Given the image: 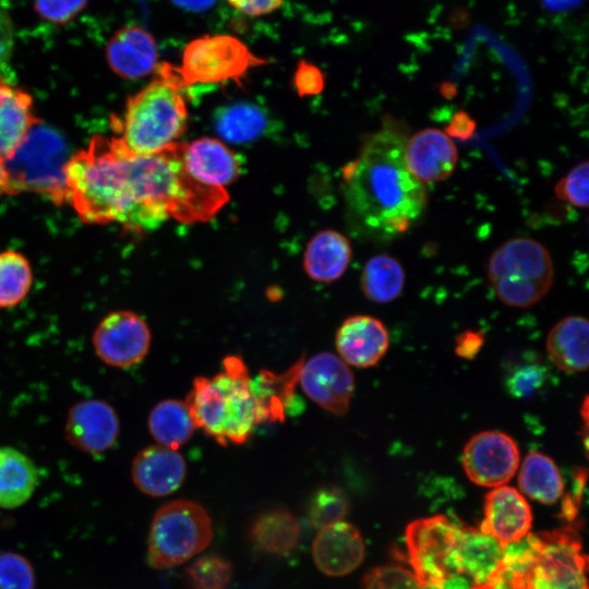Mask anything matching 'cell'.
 <instances>
[{
    "label": "cell",
    "instance_id": "27",
    "mask_svg": "<svg viewBox=\"0 0 589 589\" xmlns=\"http://www.w3.org/2000/svg\"><path fill=\"white\" fill-rule=\"evenodd\" d=\"M249 539L259 551L284 556L297 548L300 526L294 515L287 509L266 510L252 521Z\"/></svg>",
    "mask_w": 589,
    "mask_h": 589
},
{
    "label": "cell",
    "instance_id": "32",
    "mask_svg": "<svg viewBox=\"0 0 589 589\" xmlns=\"http://www.w3.org/2000/svg\"><path fill=\"white\" fill-rule=\"evenodd\" d=\"M404 286V268L393 256L375 255L364 265L361 288L369 300L377 303L392 302L399 297Z\"/></svg>",
    "mask_w": 589,
    "mask_h": 589
},
{
    "label": "cell",
    "instance_id": "14",
    "mask_svg": "<svg viewBox=\"0 0 589 589\" xmlns=\"http://www.w3.org/2000/svg\"><path fill=\"white\" fill-rule=\"evenodd\" d=\"M120 433L119 417L103 399H85L68 411L64 437L74 448L91 455L103 454L115 446Z\"/></svg>",
    "mask_w": 589,
    "mask_h": 589
},
{
    "label": "cell",
    "instance_id": "11",
    "mask_svg": "<svg viewBox=\"0 0 589 589\" xmlns=\"http://www.w3.org/2000/svg\"><path fill=\"white\" fill-rule=\"evenodd\" d=\"M92 342L96 356L105 364L131 368L146 357L151 347V330L137 313L113 311L98 323Z\"/></svg>",
    "mask_w": 589,
    "mask_h": 589
},
{
    "label": "cell",
    "instance_id": "31",
    "mask_svg": "<svg viewBox=\"0 0 589 589\" xmlns=\"http://www.w3.org/2000/svg\"><path fill=\"white\" fill-rule=\"evenodd\" d=\"M533 553L532 533L503 546V556L496 568L484 582L470 589H526V572Z\"/></svg>",
    "mask_w": 589,
    "mask_h": 589
},
{
    "label": "cell",
    "instance_id": "3",
    "mask_svg": "<svg viewBox=\"0 0 589 589\" xmlns=\"http://www.w3.org/2000/svg\"><path fill=\"white\" fill-rule=\"evenodd\" d=\"M185 87L176 65L157 63L153 80L128 98L120 116L111 118L112 136L141 156L179 143L188 122Z\"/></svg>",
    "mask_w": 589,
    "mask_h": 589
},
{
    "label": "cell",
    "instance_id": "4",
    "mask_svg": "<svg viewBox=\"0 0 589 589\" xmlns=\"http://www.w3.org/2000/svg\"><path fill=\"white\" fill-rule=\"evenodd\" d=\"M223 369L195 377L184 402L196 428L221 446L241 445L263 418L244 361L229 356Z\"/></svg>",
    "mask_w": 589,
    "mask_h": 589
},
{
    "label": "cell",
    "instance_id": "23",
    "mask_svg": "<svg viewBox=\"0 0 589 589\" xmlns=\"http://www.w3.org/2000/svg\"><path fill=\"white\" fill-rule=\"evenodd\" d=\"M39 121L33 98L25 91L0 77V159L4 161Z\"/></svg>",
    "mask_w": 589,
    "mask_h": 589
},
{
    "label": "cell",
    "instance_id": "49",
    "mask_svg": "<svg viewBox=\"0 0 589 589\" xmlns=\"http://www.w3.org/2000/svg\"><path fill=\"white\" fill-rule=\"evenodd\" d=\"M582 0H541L542 4L551 11H566L579 5Z\"/></svg>",
    "mask_w": 589,
    "mask_h": 589
},
{
    "label": "cell",
    "instance_id": "45",
    "mask_svg": "<svg viewBox=\"0 0 589 589\" xmlns=\"http://www.w3.org/2000/svg\"><path fill=\"white\" fill-rule=\"evenodd\" d=\"M236 10L249 15L261 16L277 10L284 0H227Z\"/></svg>",
    "mask_w": 589,
    "mask_h": 589
},
{
    "label": "cell",
    "instance_id": "36",
    "mask_svg": "<svg viewBox=\"0 0 589 589\" xmlns=\"http://www.w3.org/2000/svg\"><path fill=\"white\" fill-rule=\"evenodd\" d=\"M548 370L539 362H526L513 368L505 380L510 396L528 398L540 390L546 382Z\"/></svg>",
    "mask_w": 589,
    "mask_h": 589
},
{
    "label": "cell",
    "instance_id": "2",
    "mask_svg": "<svg viewBox=\"0 0 589 589\" xmlns=\"http://www.w3.org/2000/svg\"><path fill=\"white\" fill-rule=\"evenodd\" d=\"M404 128L392 118L365 137L357 158L341 176V189L353 227L376 237L407 231L422 214L428 191L407 168Z\"/></svg>",
    "mask_w": 589,
    "mask_h": 589
},
{
    "label": "cell",
    "instance_id": "22",
    "mask_svg": "<svg viewBox=\"0 0 589 589\" xmlns=\"http://www.w3.org/2000/svg\"><path fill=\"white\" fill-rule=\"evenodd\" d=\"M503 556V545L479 528L461 526L454 550V573L468 576L474 585L484 582Z\"/></svg>",
    "mask_w": 589,
    "mask_h": 589
},
{
    "label": "cell",
    "instance_id": "34",
    "mask_svg": "<svg viewBox=\"0 0 589 589\" xmlns=\"http://www.w3.org/2000/svg\"><path fill=\"white\" fill-rule=\"evenodd\" d=\"M232 574L231 563L212 553L194 560L184 572L190 589H226Z\"/></svg>",
    "mask_w": 589,
    "mask_h": 589
},
{
    "label": "cell",
    "instance_id": "16",
    "mask_svg": "<svg viewBox=\"0 0 589 589\" xmlns=\"http://www.w3.org/2000/svg\"><path fill=\"white\" fill-rule=\"evenodd\" d=\"M531 508L524 495L513 486L493 488L484 497V518L480 530L503 546L530 533Z\"/></svg>",
    "mask_w": 589,
    "mask_h": 589
},
{
    "label": "cell",
    "instance_id": "33",
    "mask_svg": "<svg viewBox=\"0 0 589 589\" xmlns=\"http://www.w3.org/2000/svg\"><path fill=\"white\" fill-rule=\"evenodd\" d=\"M33 285V272L28 260L20 252H0V309L20 304Z\"/></svg>",
    "mask_w": 589,
    "mask_h": 589
},
{
    "label": "cell",
    "instance_id": "5",
    "mask_svg": "<svg viewBox=\"0 0 589 589\" xmlns=\"http://www.w3.org/2000/svg\"><path fill=\"white\" fill-rule=\"evenodd\" d=\"M70 157L63 136L39 120L3 161L8 173L7 195L33 192L62 205L67 202L65 167Z\"/></svg>",
    "mask_w": 589,
    "mask_h": 589
},
{
    "label": "cell",
    "instance_id": "44",
    "mask_svg": "<svg viewBox=\"0 0 589 589\" xmlns=\"http://www.w3.org/2000/svg\"><path fill=\"white\" fill-rule=\"evenodd\" d=\"M484 344V334L478 330H465L455 339V353L464 359H472Z\"/></svg>",
    "mask_w": 589,
    "mask_h": 589
},
{
    "label": "cell",
    "instance_id": "28",
    "mask_svg": "<svg viewBox=\"0 0 589 589\" xmlns=\"http://www.w3.org/2000/svg\"><path fill=\"white\" fill-rule=\"evenodd\" d=\"M522 493L543 504H554L564 495V481L556 464L546 455L530 452L518 474Z\"/></svg>",
    "mask_w": 589,
    "mask_h": 589
},
{
    "label": "cell",
    "instance_id": "12",
    "mask_svg": "<svg viewBox=\"0 0 589 589\" xmlns=\"http://www.w3.org/2000/svg\"><path fill=\"white\" fill-rule=\"evenodd\" d=\"M520 460L515 440L504 432L483 431L473 435L462 449L461 464L476 484L496 488L516 473Z\"/></svg>",
    "mask_w": 589,
    "mask_h": 589
},
{
    "label": "cell",
    "instance_id": "8",
    "mask_svg": "<svg viewBox=\"0 0 589 589\" xmlns=\"http://www.w3.org/2000/svg\"><path fill=\"white\" fill-rule=\"evenodd\" d=\"M534 553L526 589H588L587 556L573 527L532 533Z\"/></svg>",
    "mask_w": 589,
    "mask_h": 589
},
{
    "label": "cell",
    "instance_id": "10",
    "mask_svg": "<svg viewBox=\"0 0 589 589\" xmlns=\"http://www.w3.org/2000/svg\"><path fill=\"white\" fill-rule=\"evenodd\" d=\"M461 525L444 515L411 521L406 546L412 573L421 588L441 587L454 575L453 556Z\"/></svg>",
    "mask_w": 589,
    "mask_h": 589
},
{
    "label": "cell",
    "instance_id": "18",
    "mask_svg": "<svg viewBox=\"0 0 589 589\" xmlns=\"http://www.w3.org/2000/svg\"><path fill=\"white\" fill-rule=\"evenodd\" d=\"M180 156L188 175L209 187L224 189L241 172L239 156L217 139L201 137L180 143Z\"/></svg>",
    "mask_w": 589,
    "mask_h": 589
},
{
    "label": "cell",
    "instance_id": "42",
    "mask_svg": "<svg viewBox=\"0 0 589 589\" xmlns=\"http://www.w3.org/2000/svg\"><path fill=\"white\" fill-rule=\"evenodd\" d=\"M587 471L584 468H577L574 471V484L569 494H566L562 503V516L565 519L573 520L578 514L581 497L585 490Z\"/></svg>",
    "mask_w": 589,
    "mask_h": 589
},
{
    "label": "cell",
    "instance_id": "1",
    "mask_svg": "<svg viewBox=\"0 0 589 589\" xmlns=\"http://www.w3.org/2000/svg\"><path fill=\"white\" fill-rule=\"evenodd\" d=\"M67 202L86 224H120L132 232L169 219L205 221L228 201L225 189L185 171L180 143L152 155L128 152L115 136L94 135L65 167Z\"/></svg>",
    "mask_w": 589,
    "mask_h": 589
},
{
    "label": "cell",
    "instance_id": "19",
    "mask_svg": "<svg viewBox=\"0 0 589 589\" xmlns=\"http://www.w3.org/2000/svg\"><path fill=\"white\" fill-rule=\"evenodd\" d=\"M187 476V464L180 453L161 445L141 449L131 466L135 486L149 496H166L177 491Z\"/></svg>",
    "mask_w": 589,
    "mask_h": 589
},
{
    "label": "cell",
    "instance_id": "46",
    "mask_svg": "<svg viewBox=\"0 0 589 589\" xmlns=\"http://www.w3.org/2000/svg\"><path fill=\"white\" fill-rule=\"evenodd\" d=\"M474 131V120L465 111H458L452 118L445 133L449 137H457L461 141H466L473 135Z\"/></svg>",
    "mask_w": 589,
    "mask_h": 589
},
{
    "label": "cell",
    "instance_id": "30",
    "mask_svg": "<svg viewBox=\"0 0 589 589\" xmlns=\"http://www.w3.org/2000/svg\"><path fill=\"white\" fill-rule=\"evenodd\" d=\"M268 127L266 112L250 103H237L218 109L214 128L226 141L247 143L264 134Z\"/></svg>",
    "mask_w": 589,
    "mask_h": 589
},
{
    "label": "cell",
    "instance_id": "40",
    "mask_svg": "<svg viewBox=\"0 0 589 589\" xmlns=\"http://www.w3.org/2000/svg\"><path fill=\"white\" fill-rule=\"evenodd\" d=\"M88 0H35L34 8L38 15L55 24H67L76 17Z\"/></svg>",
    "mask_w": 589,
    "mask_h": 589
},
{
    "label": "cell",
    "instance_id": "47",
    "mask_svg": "<svg viewBox=\"0 0 589 589\" xmlns=\"http://www.w3.org/2000/svg\"><path fill=\"white\" fill-rule=\"evenodd\" d=\"M470 582L466 576L450 575L441 587L421 588V589H470Z\"/></svg>",
    "mask_w": 589,
    "mask_h": 589
},
{
    "label": "cell",
    "instance_id": "20",
    "mask_svg": "<svg viewBox=\"0 0 589 589\" xmlns=\"http://www.w3.org/2000/svg\"><path fill=\"white\" fill-rule=\"evenodd\" d=\"M389 346L385 325L371 315H353L346 318L336 333L339 358L357 368L376 365Z\"/></svg>",
    "mask_w": 589,
    "mask_h": 589
},
{
    "label": "cell",
    "instance_id": "9",
    "mask_svg": "<svg viewBox=\"0 0 589 589\" xmlns=\"http://www.w3.org/2000/svg\"><path fill=\"white\" fill-rule=\"evenodd\" d=\"M239 38L231 35H204L191 40L177 67L185 86L195 83L238 81L250 69L265 64Z\"/></svg>",
    "mask_w": 589,
    "mask_h": 589
},
{
    "label": "cell",
    "instance_id": "38",
    "mask_svg": "<svg viewBox=\"0 0 589 589\" xmlns=\"http://www.w3.org/2000/svg\"><path fill=\"white\" fill-rule=\"evenodd\" d=\"M363 589H421L413 573L399 565L378 566L363 578Z\"/></svg>",
    "mask_w": 589,
    "mask_h": 589
},
{
    "label": "cell",
    "instance_id": "48",
    "mask_svg": "<svg viewBox=\"0 0 589 589\" xmlns=\"http://www.w3.org/2000/svg\"><path fill=\"white\" fill-rule=\"evenodd\" d=\"M178 7L189 11H204L208 9L215 0H172Z\"/></svg>",
    "mask_w": 589,
    "mask_h": 589
},
{
    "label": "cell",
    "instance_id": "21",
    "mask_svg": "<svg viewBox=\"0 0 589 589\" xmlns=\"http://www.w3.org/2000/svg\"><path fill=\"white\" fill-rule=\"evenodd\" d=\"M110 69L124 79H140L153 72L158 63V52L153 35L132 25L119 28L106 47Z\"/></svg>",
    "mask_w": 589,
    "mask_h": 589
},
{
    "label": "cell",
    "instance_id": "37",
    "mask_svg": "<svg viewBox=\"0 0 589 589\" xmlns=\"http://www.w3.org/2000/svg\"><path fill=\"white\" fill-rule=\"evenodd\" d=\"M35 574L31 563L14 552L0 553V589H34Z\"/></svg>",
    "mask_w": 589,
    "mask_h": 589
},
{
    "label": "cell",
    "instance_id": "41",
    "mask_svg": "<svg viewBox=\"0 0 589 589\" xmlns=\"http://www.w3.org/2000/svg\"><path fill=\"white\" fill-rule=\"evenodd\" d=\"M14 48L13 22L4 0H0V77L7 80Z\"/></svg>",
    "mask_w": 589,
    "mask_h": 589
},
{
    "label": "cell",
    "instance_id": "50",
    "mask_svg": "<svg viewBox=\"0 0 589 589\" xmlns=\"http://www.w3.org/2000/svg\"><path fill=\"white\" fill-rule=\"evenodd\" d=\"M8 192V173L3 161L0 159V196Z\"/></svg>",
    "mask_w": 589,
    "mask_h": 589
},
{
    "label": "cell",
    "instance_id": "39",
    "mask_svg": "<svg viewBox=\"0 0 589 589\" xmlns=\"http://www.w3.org/2000/svg\"><path fill=\"white\" fill-rule=\"evenodd\" d=\"M588 175L587 160L576 165L555 185L556 196L576 207L586 208L588 206Z\"/></svg>",
    "mask_w": 589,
    "mask_h": 589
},
{
    "label": "cell",
    "instance_id": "35",
    "mask_svg": "<svg viewBox=\"0 0 589 589\" xmlns=\"http://www.w3.org/2000/svg\"><path fill=\"white\" fill-rule=\"evenodd\" d=\"M348 513V498L342 489L327 485L317 489L306 506L309 524L317 529L340 521Z\"/></svg>",
    "mask_w": 589,
    "mask_h": 589
},
{
    "label": "cell",
    "instance_id": "26",
    "mask_svg": "<svg viewBox=\"0 0 589 589\" xmlns=\"http://www.w3.org/2000/svg\"><path fill=\"white\" fill-rule=\"evenodd\" d=\"M33 460L19 449L0 446V507L12 509L25 504L38 485Z\"/></svg>",
    "mask_w": 589,
    "mask_h": 589
},
{
    "label": "cell",
    "instance_id": "6",
    "mask_svg": "<svg viewBox=\"0 0 589 589\" xmlns=\"http://www.w3.org/2000/svg\"><path fill=\"white\" fill-rule=\"evenodd\" d=\"M488 277L503 303L527 308L549 292L554 277L553 261L540 242L530 238H514L492 253Z\"/></svg>",
    "mask_w": 589,
    "mask_h": 589
},
{
    "label": "cell",
    "instance_id": "29",
    "mask_svg": "<svg viewBox=\"0 0 589 589\" xmlns=\"http://www.w3.org/2000/svg\"><path fill=\"white\" fill-rule=\"evenodd\" d=\"M147 426L158 445L176 450L196 429L185 402L178 399L159 401L148 414Z\"/></svg>",
    "mask_w": 589,
    "mask_h": 589
},
{
    "label": "cell",
    "instance_id": "24",
    "mask_svg": "<svg viewBox=\"0 0 589 589\" xmlns=\"http://www.w3.org/2000/svg\"><path fill=\"white\" fill-rule=\"evenodd\" d=\"M589 324L586 317L572 315L557 322L546 337L551 361L567 373L588 369Z\"/></svg>",
    "mask_w": 589,
    "mask_h": 589
},
{
    "label": "cell",
    "instance_id": "13",
    "mask_svg": "<svg viewBox=\"0 0 589 589\" xmlns=\"http://www.w3.org/2000/svg\"><path fill=\"white\" fill-rule=\"evenodd\" d=\"M299 380L305 395L323 409L345 414L350 406L354 378L338 356L321 352L301 363Z\"/></svg>",
    "mask_w": 589,
    "mask_h": 589
},
{
    "label": "cell",
    "instance_id": "7",
    "mask_svg": "<svg viewBox=\"0 0 589 589\" xmlns=\"http://www.w3.org/2000/svg\"><path fill=\"white\" fill-rule=\"evenodd\" d=\"M212 539V520L203 506L184 500L167 503L152 521L147 563L155 569L173 567L201 553Z\"/></svg>",
    "mask_w": 589,
    "mask_h": 589
},
{
    "label": "cell",
    "instance_id": "25",
    "mask_svg": "<svg viewBox=\"0 0 589 589\" xmlns=\"http://www.w3.org/2000/svg\"><path fill=\"white\" fill-rule=\"evenodd\" d=\"M349 240L340 232L323 230L308 243L303 267L308 276L318 283H332L342 276L351 260Z\"/></svg>",
    "mask_w": 589,
    "mask_h": 589
},
{
    "label": "cell",
    "instance_id": "17",
    "mask_svg": "<svg viewBox=\"0 0 589 589\" xmlns=\"http://www.w3.org/2000/svg\"><path fill=\"white\" fill-rule=\"evenodd\" d=\"M364 554L361 533L353 525L342 520L321 528L312 543L315 566L330 577H341L357 569Z\"/></svg>",
    "mask_w": 589,
    "mask_h": 589
},
{
    "label": "cell",
    "instance_id": "43",
    "mask_svg": "<svg viewBox=\"0 0 589 589\" xmlns=\"http://www.w3.org/2000/svg\"><path fill=\"white\" fill-rule=\"evenodd\" d=\"M294 83L302 94H313L322 89L323 77L316 67L302 61L297 69Z\"/></svg>",
    "mask_w": 589,
    "mask_h": 589
},
{
    "label": "cell",
    "instance_id": "15",
    "mask_svg": "<svg viewBox=\"0 0 589 589\" xmlns=\"http://www.w3.org/2000/svg\"><path fill=\"white\" fill-rule=\"evenodd\" d=\"M404 158L408 170L422 183L445 180L454 171L458 151L444 131L422 129L406 140Z\"/></svg>",
    "mask_w": 589,
    "mask_h": 589
}]
</instances>
